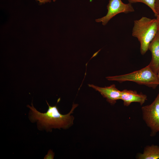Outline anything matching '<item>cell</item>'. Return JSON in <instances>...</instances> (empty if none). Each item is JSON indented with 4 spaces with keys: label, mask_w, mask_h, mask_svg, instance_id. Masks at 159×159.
Wrapping results in <instances>:
<instances>
[{
    "label": "cell",
    "mask_w": 159,
    "mask_h": 159,
    "mask_svg": "<svg viewBox=\"0 0 159 159\" xmlns=\"http://www.w3.org/2000/svg\"><path fill=\"white\" fill-rule=\"evenodd\" d=\"M46 102L48 108L44 113L41 112L37 110L32 103L31 106H27L29 109V120L32 122L36 123L39 130L51 132L53 128L67 129L73 125L74 117L71 114L78 104H73L70 112L63 115L59 112L56 105L50 106L47 101Z\"/></svg>",
    "instance_id": "obj_1"
},
{
    "label": "cell",
    "mask_w": 159,
    "mask_h": 159,
    "mask_svg": "<svg viewBox=\"0 0 159 159\" xmlns=\"http://www.w3.org/2000/svg\"><path fill=\"white\" fill-rule=\"evenodd\" d=\"M158 30L156 19L142 17L134 20L132 35L137 38L140 44L141 54H144L148 50L149 44Z\"/></svg>",
    "instance_id": "obj_2"
},
{
    "label": "cell",
    "mask_w": 159,
    "mask_h": 159,
    "mask_svg": "<svg viewBox=\"0 0 159 159\" xmlns=\"http://www.w3.org/2000/svg\"><path fill=\"white\" fill-rule=\"evenodd\" d=\"M109 81H115L121 83L126 81L135 82L155 89L159 85L158 74L155 73L148 64L138 70L130 73L106 77Z\"/></svg>",
    "instance_id": "obj_3"
},
{
    "label": "cell",
    "mask_w": 159,
    "mask_h": 159,
    "mask_svg": "<svg viewBox=\"0 0 159 159\" xmlns=\"http://www.w3.org/2000/svg\"><path fill=\"white\" fill-rule=\"evenodd\" d=\"M143 119L150 130V136H154L159 132V92L150 104L141 108Z\"/></svg>",
    "instance_id": "obj_4"
},
{
    "label": "cell",
    "mask_w": 159,
    "mask_h": 159,
    "mask_svg": "<svg viewBox=\"0 0 159 159\" xmlns=\"http://www.w3.org/2000/svg\"><path fill=\"white\" fill-rule=\"evenodd\" d=\"M107 9V14L103 17L96 19V22H101L103 25H105L110 20L118 14H127L135 11L131 4H125L121 0H109Z\"/></svg>",
    "instance_id": "obj_5"
},
{
    "label": "cell",
    "mask_w": 159,
    "mask_h": 159,
    "mask_svg": "<svg viewBox=\"0 0 159 159\" xmlns=\"http://www.w3.org/2000/svg\"><path fill=\"white\" fill-rule=\"evenodd\" d=\"M88 86L100 92L111 105L115 104L117 100H120L121 91L116 88L114 84L104 87H98L93 84H89Z\"/></svg>",
    "instance_id": "obj_6"
},
{
    "label": "cell",
    "mask_w": 159,
    "mask_h": 159,
    "mask_svg": "<svg viewBox=\"0 0 159 159\" xmlns=\"http://www.w3.org/2000/svg\"><path fill=\"white\" fill-rule=\"evenodd\" d=\"M148 49L151 52L152 58L149 64L152 70L158 74L159 72V29L150 43Z\"/></svg>",
    "instance_id": "obj_7"
},
{
    "label": "cell",
    "mask_w": 159,
    "mask_h": 159,
    "mask_svg": "<svg viewBox=\"0 0 159 159\" xmlns=\"http://www.w3.org/2000/svg\"><path fill=\"white\" fill-rule=\"evenodd\" d=\"M147 96L142 92L138 93L136 91L125 89L121 91L120 100L123 101L124 106L127 107L133 102L142 105L147 100Z\"/></svg>",
    "instance_id": "obj_8"
},
{
    "label": "cell",
    "mask_w": 159,
    "mask_h": 159,
    "mask_svg": "<svg viewBox=\"0 0 159 159\" xmlns=\"http://www.w3.org/2000/svg\"><path fill=\"white\" fill-rule=\"evenodd\" d=\"M138 159H159V146L152 145L145 146L142 153H138L136 155Z\"/></svg>",
    "instance_id": "obj_9"
},
{
    "label": "cell",
    "mask_w": 159,
    "mask_h": 159,
    "mask_svg": "<svg viewBox=\"0 0 159 159\" xmlns=\"http://www.w3.org/2000/svg\"><path fill=\"white\" fill-rule=\"evenodd\" d=\"M131 4L138 2L144 4L149 7L153 11L155 16L156 14L154 6L155 0H127Z\"/></svg>",
    "instance_id": "obj_10"
},
{
    "label": "cell",
    "mask_w": 159,
    "mask_h": 159,
    "mask_svg": "<svg viewBox=\"0 0 159 159\" xmlns=\"http://www.w3.org/2000/svg\"><path fill=\"white\" fill-rule=\"evenodd\" d=\"M54 156V154L51 150H49L47 154L45 156L44 159H53Z\"/></svg>",
    "instance_id": "obj_11"
},
{
    "label": "cell",
    "mask_w": 159,
    "mask_h": 159,
    "mask_svg": "<svg viewBox=\"0 0 159 159\" xmlns=\"http://www.w3.org/2000/svg\"><path fill=\"white\" fill-rule=\"evenodd\" d=\"M156 14V16L159 15V0H155L154 6Z\"/></svg>",
    "instance_id": "obj_12"
},
{
    "label": "cell",
    "mask_w": 159,
    "mask_h": 159,
    "mask_svg": "<svg viewBox=\"0 0 159 159\" xmlns=\"http://www.w3.org/2000/svg\"><path fill=\"white\" fill-rule=\"evenodd\" d=\"M41 4H44L48 2H50L52 0H36ZM53 1H55L57 0H52Z\"/></svg>",
    "instance_id": "obj_13"
},
{
    "label": "cell",
    "mask_w": 159,
    "mask_h": 159,
    "mask_svg": "<svg viewBox=\"0 0 159 159\" xmlns=\"http://www.w3.org/2000/svg\"><path fill=\"white\" fill-rule=\"evenodd\" d=\"M156 17L158 22V29H159V15H157Z\"/></svg>",
    "instance_id": "obj_14"
},
{
    "label": "cell",
    "mask_w": 159,
    "mask_h": 159,
    "mask_svg": "<svg viewBox=\"0 0 159 159\" xmlns=\"http://www.w3.org/2000/svg\"><path fill=\"white\" fill-rule=\"evenodd\" d=\"M158 78H159V72H158Z\"/></svg>",
    "instance_id": "obj_15"
}]
</instances>
